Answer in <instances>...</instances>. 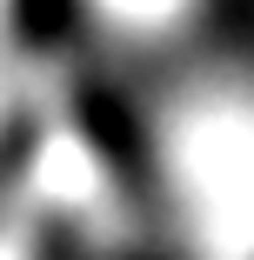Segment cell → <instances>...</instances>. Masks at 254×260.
I'll use <instances>...</instances> for the list:
<instances>
[{"mask_svg": "<svg viewBox=\"0 0 254 260\" xmlns=\"http://www.w3.org/2000/svg\"><path fill=\"white\" fill-rule=\"evenodd\" d=\"M74 120L87 127V140L100 147V160H107L121 180L140 174V134H134V114L121 107V93H114V87L80 80V87H74Z\"/></svg>", "mask_w": 254, "mask_h": 260, "instance_id": "cell-1", "label": "cell"}, {"mask_svg": "<svg viewBox=\"0 0 254 260\" xmlns=\"http://www.w3.org/2000/svg\"><path fill=\"white\" fill-rule=\"evenodd\" d=\"M7 14H14L20 54H61V47L74 40L80 0H7Z\"/></svg>", "mask_w": 254, "mask_h": 260, "instance_id": "cell-2", "label": "cell"}, {"mask_svg": "<svg viewBox=\"0 0 254 260\" xmlns=\"http://www.w3.org/2000/svg\"><path fill=\"white\" fill-rule=\"evenodd\" d=\"M27 160H34V120H7V134H0V207H7V193L20 187Z\"/></svg>", "mask_w": 254, "mask_h": 260, "instance_id": "cell-3", "label": "cell"}, {"mask_svg": "<svg viewBox=\"0 0 254 260\" xmlns=\"http://www.w3.org/2000/svg\"><path fill=\"white\" fill-rule=\"evenodd\" d=\"M74 253H80V247H74V234H67V227H47V247H40L34 260H74Z\"/></svg>", "mask_w": 254, "mask_h": 260, "instance_id": "cell-4", "label": "cell"}]
</instances>
